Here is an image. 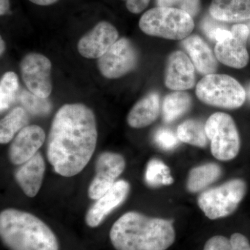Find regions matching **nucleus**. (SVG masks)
<instances>
[{
  "label": "nucleus",
  "instance_id": "obj_33",
  "mask_svg": "<svg viewBox=\"0 0 250 250\" xmlns=\"http://www.w3.org/2000/svg\"><path fill=\"white\" fill-rule=\"evenodd\" d=\"M182 0H157L158 5L160 7H172L176 4H180Z\"/></svg>",
  "mask_w": 250,
  "mask_h": 250
},
{
  "label": "nucleus",
  "instance_id": "obj_13",
  "mask_svg": "<svg viewBox=\"0 0 250 250\" xmlns=\"http://www.w3.org/2000/svg\"><path fill=\"white\" fill-rule=\"evenodd\" d=\"M45 131L38 125H29L16 135L10 146L9 159L14 165L21 166L37 154L45 143Z\"/></svg>",
  "mask_w": 250,
  "mask_h": 250
},
{
  "label": "nucleus",
  "instance_id": "obj_28",
  "mask_svg": "<svg viewBox=\"0 0 250 250\" xmlns=\"http://www.w3.org/2000/svg\"><path fill=\"white\" fill-rule=\"evenodd\" d=\"M154 142L164 150H171L177 147L179 141L177 134L167 128H161L156 131L154 136Z\"/></svg>",
  "mask_w": 250,
  "mask_h": 250
},
{
  "label": "nucleus",
  "instance_id": "obj_19",
  "mask_svg": "<svg viewBox=\"0 0 250 250\" xmlns=\"http://www.w3.org/2000/svg\"><path fill=\"white\" fill-rule=\"evenodd\" d=\"M160 113V98L156 93L145 97L131 108L127 116V123L133 128L146 127L157 119Z\"/></svg>",
  "mask_w": 250,
  "mask_h": 250
},
{
  "label": "nucleus",
  "instance_id": "obj_10",
  "mask_svg": "<svg viewBox=\"0 0 250 250\" xmlns=\"http://www.w3.org/2000/svg\"><path fill=\"white\" fill-rule=\"evenodd\" d=\"M125 166L126 162L121 154L108 152L100 154L95 166L96 174L88 188V197L97 200L104 195L116 183Z\"/></svg>",
  "mask_w": 250,
  "mask_h": 250
},
{
  "label": "nucleus",
  "instance_id": "obj_17",
  "mask_svg": "<svg viewBox=\"0 0 250 250\" xmlns=\"http://www.w3.org/2000/svg\"><path fill=\"white\" fill-rule=\"evenodd\" d=\"M182 45L200 73L208 75L216 71L218 68L216 57L200 36H189L184 39Z\"/></svg>",
  "mask_w": 250,
  "mask_h": 250
},
{
  "label": "nucleus",
  "instance_id": "obj_11",
  "mask_svg": "<svg viewBox=\"0 0 250 250\" xmlns=\"http://www.w3.org/2000/svg\"><path fill=\"white\" fill-rule=\"evenodd\" d=\"M232 36L223 42H217L215 54L217 59L228 66L241 69L249 62V54L246 48L250 30L247 24H237L231 31Z\"/></svg>",
  "mask_w": 250,
  "mask_h": 250
},
{
  "label": "nucleus",
  "instance_id": "obj_34",
  "mask_svg": "<svg viewBox=\"0 0 250 250\" xmlns=\"http://www.w3.org/2000/svg\"><path fill=\"white\" fill-rule=\"evenodd\" d=\"M9 9V0H0V14L1 16L6 14Z\"/></svg>",
  "mask_w": 250,
  "mask_h": 250
},
{
  "label": "nucleus",
  "instance_id": "obj_15",
  "mask_svg": "<svg viewBox=\"0 0 250 250\" xmlns=\"http://www.w3.org/2000/svg\"><path fill=\"white\" fill-rule=\"evenodd\" d=\"M195 83V68L187 54L181 51L171 54L166 67V86L170 89L182 91L190 89Z\"/></svg>",
  "mask_w": 250,
  "mask_h": 250
},
{
  "label": "nucleus",
  "instance_id": "obj_18",
  "mask_svg": "<svg viewBox=\"0 0 250 250\" xmlns=\"http://www.w3.org/2000/svg\"><path fill=\"white\" fill-rule=\"evenodd\" d=\"M212 17L220 22H238L250 20V0H213Z\"/></svg>",
  "mask_w": 250,
  "mask_h": 250
},
{
  "label": "nucleus",
  "instance_id": "obj_14",
  "mask_svg": "<svg viewBox=\"0 0 250 250\" xmlns=\"http://www.w3.org/2000/svg\"><path fill=\"white\" fill-rule=\"evenodd\" d=\"M130 190L129 183L125 180L117 181L104 195L100 197L88 209L85 223L90 228H96L110 213L126 200Z\"/></svg>",
  "mask_w": 250,
  "mask_h": 250
},
{
  "label": "nucleus",
  "instance_id": "obj_26",
  "mask_svg": "<svg viewBox=\"0 0 250 250\" xmlns=\"http://www.w3.org/2000/svg\"><path fill=\"white\" fill-rule=\"evenodd\" d=\"M18 88L17 75L13 72H6L0 82V111L1 113L10 108L14 103Z\"/></svg>",
  "mask_w": 250,
  "mask_h": 250
},
{
  "label": "nucleus",
  "instance_id": "obj_16",
  "mask_svg": "<svg viewBox=\"0 0 250 250\" xmlns=\"http://www.w3.org/2000/svg\"><path fill=\"white\" fill-rule=\"evenodd\" d=\"M45 172V160L41 153L38 152L18 167L15 179L27 196L34 197L40 190Z\"/></svg>",
  "mask_w": 250,
  "mask_h": 250
},
{
  "label": "nucleus",
  "instance_id": "obj_20",
  "mask_svg": "<svg viewBox=\"0 0 250 250\" xmlns=\"http://www.w3.org/2000/svg\"><path fill=\"white\" fill-rule=\"evenodd\" d=\"M221 174V167L213 163L194 167L188 177V190L191 192L201 191L215 182Z\"/></svg>",
  "mask_w": 250,
  "mask_h": 250
},
{
  "label": "nucleus",
  "instance_id": "obj_25",
  "mask_svg": "<svg viewBox=\"0 0 250 250\" xmlns=\"http://www.w3.org/2000/svg\"><path fill=\"white\" fill-rule=\"evenodd\" d=\"M146 181L149 187L156 188L170 185L174 179L170 175V170L163 161L152 159L148 163L146 172Z\"/></svg>",
  "mask_w": 250,
  "mask_h": 250
},
{
  "label": "nucleus",
  "instance_id": "obj_7",
  "mask_svg": "<svg viewBox=\"0 0 250 250\" xmlns=\"http://www.w3.org/2000/svg\"><path fill=\"white\" fill-rule=\"evenodd\" d=\"M205 131L215 159L230 161L238 155L241 140L235 122L229 115L221 112L211 115L206 123Z\"/></svg>",
  "mask_w": 250,
  "mask_h": 250
},
{
  "label": "nucleus",
  "instance_id": "obj_30",
  "mask_svg": "<svg viewBox=\"0 0 250 250\" xmlns=\"http://www.w3.org/2000/svg\"><path fill=\"white\" fill-rule=\"evenodd\" d=\"M200 6L199 0H182L180 3L181 9L184 10L190 16L197 14Z\"/></svg>",
  "mask_w": 250,
  "mask_h": 250
},
{
  "label": "nucleus",
  "instance_id": "obj_23",
  "mask_svg": "<svg viewBox=\"0 0 250 250\" xmlns=\"http://www.w3.org/2000/svg\"><path fill=\"white\" fill-rule=\"evenodd\" d=\"M179 139L183 143L199 147L207 144L205 125L196 120H188L178 126L177 132Z\"/></svg>",
  "mask_w": 250,
  "mask_h": 250
},
{
  "label": "nucleus",
  "instance_id": "obj_37",
  "mask_svg": "<svg viewBox=\"0 0 250 250\" xmlns=\"http://www.w3.org/2000/svg\"><path fill=\"white\" fill-rule=\"evenodd\" d=\"M0 42H1V44H0V45H1V49H0V52H1V54H2L5 49L4 41L2 40V39H1V40H0Z\"/></svg>",
  "mask_w": 250,
  "mask_h": 250
},
{
  "label": "nucleus",
  "instance_id": "obj_32",
  "mask_svg": "<svg viewBox=\"0 0 250 250\" xmlns=\"http://www.w3.org/2000/svg\"><path fill=\"white\" fill-rule=\"evenodd\" d=\"M232 36L231 31L226 30V29H223V28H218L215 31L214 34V40L217 41V42H223V41L226 40Z\"/></svg>",
  "mask_w": 250,
  "mask_h": 250
},
{
  "label": "nucleus",
  "instance_id": "obj_4",
  "mask_svg": "<svg viewBox=\"0 0 250 250\" xmlns=\"http://www.w3.org/2000/svg\"><path fill=\"white\" fill-rule=\"evenodd\" d=\"M194 26L191 16L184 10L160 6L145 13L139 22L145 34L170 40L188 37Z\"/></svg>",
  "mask_w": 250,
  "mask_h": 250
},
{
  "label": "nucleus",
  "instance_id": "obj_5",
  "mask_svg": "<svg viewBox=\"0 0 250 250\" xmlns=\"http://www.w3.org/2000/svg\"><path fill=\"white\" fill-rule=\"evenodd\" d=\"M196 95L202 103L216 107L235 109L246 100V90L233 77L225 75H206L197 83Z\"/></svg>",
  "mask_w": 250,
  "mask_h": 250
},
{
  "label": "nucleus",
  "instance_id": "obj_21",
  "mask_svg": "<svg viewBox=\"0 0 250 250\" xmlns=\"http://www.w3.org/2000/svg\"><path fill=\"white\" fill-rule=\"evenodd\" d=\"M191 103V98L185 92L176 91L169 94L163 103V118L166 123H172L185 114Z\"/></svg>",
  "mask_w": 250,
  "mask_h": 250
},
{
  "label": "nucleus",
  "instance_id": "obj_36",
  "mask_svg": "<svg viewBox=\"0 0 250 250\" xmlns=\"http://www.w3.org/2000/svg\"><path fill=\"white\" fill-rule=\"evenodd\" d=\"M246 98L248 99V101L250 103V82L249 84L247 85V88L246 89Z\"/></svg>",
  "mask_w": 250,
  "mask_h": 250
},
{
  "label": "nucleus",
  "instance_id": "obj_38",
  "mask_svg": "<svg viewBox=\"0 0 250 250\" xmlns=\"http://www.w3.org/2000/svg\"><path fill=\"white\" fill-rule=\"evenodd\" d=\"M248 28H249V30H250V36H249V39H250V22L249 23H248Z\"/></svg>",
  "mask_w": 250,
  "mask_h": 250
},
{
  "label": "nucleus",
  "instance_id": "obj_2",
  "mask_svg": "<svg viewBox=\"0 0 250 250\" xmlns=\"http://www.w3.org/2000/svg\"><path fill=\"white\" fill-rule=\"evenodd\" d=\"M109 236L116 250H166L173 244L175 231L170 220L130 211L113 224Z\"/></svg>",
  "mask_w": 250,
  "mask_h": 250
},
{
  "label": "nucleus",
  "instance_id": "obj_6",
  "mask_svg": "<svg viewBox=\"0 0 250 250\" xmlns=\"http://www.w3.org/2000/svg\"><path fill=\"white\" fill-rule=\"evenodd\" d=\"M246 182L241 179L228 181L202 192L197 199L200 209L210 220L225 218L233 213L246 196Z\"/></svg>",
  "mask_w": 250,
  "mask_h": 250
},
{
  "label": "nucleus",
  "instance_id": "obj_12",
  "mask_svg": "<svg viewBox=\"0 0 250 250\" xmlns=\"http://www.w3.org/2000/svg\"><path fill=\"white\" fill-rule=\"evenodd\" d=\"M118 32L109 22H99L80 39L77 45L81 55L87 59H100L118 41Z\"/></svg>",
  "mask_w": 250,
  "mask_h": 250
},
{
  "label": "nucleus",
  "instance_id": "obj_29",
  "mask_svg": "<svg viewBox=\"0 0 250 250\" xmlns=\"http://www.w3.org/2000/svg\"><path fill=\"white\" fill-rule=\"evenodd\" d=\"M149 1L150 0H126V8L133 14H139L146 9Z\"/></svg>",
  "mask_w": 250,
  "mask_h": 250
},
{
  "label": "nucleus",
  "instance_id": "obj_31",
  "mask_svg": "<svg viewBox=\"0 0 250 250\" xmlns=\"http://www.w3.org/2000/svg\"><path fill=\"white\" fill-rule=\"evenodd\" d=\"M218 28H220L218 27V24L215 22L214 21H212L211 19H209V18L206 20L205 22H203V25H202V29H203L205 34L212 40H214L215 32Z\"/></svg>",
  "mask_w": 250,
  "mask_h": 250
},
{
  "label": "nucleus",
  "instance_id": "obj_35",
  "mask_svg": "<svg viewBox=\"0 0 250 250\" xmlns=\"http://www.w3.org/2000/svg\"><path fill=\"white\" fill-rule=\"evenodd\" d=\"M31 2L38 5H41V6H47L55 3L57 0H29Z\"/></svg>",
  "mask_w": 250,
  "mask_h": 250
},
{
  "label": "nucleus",
  "instance_id": "obj_1",
  "mask_svg": "<svg viewBox=\"0 0 250 250\" xmlns=\"http://www.w3.org/2000/svg\"><path fill=\"white\" fill-rule=\"evenodd\" d=\"M98 141L93 111L82 104H67L56 113L47 142V157L62 177L80 173L95 152Z\"/></svg>",
  "mask_w": 250,
  "mask_h": 250
},
{
  "label": "nucleus",
  "instance_id": "obj_8",
  "mask_svg": "<svg viewBox=\"0 0 250 250\" xmlns=\"http://www.w3.org/2000/svg\"><path fill=\"white\" fill-rule=\"evenodd\" d=\"M138 62V54L131 41L119 39L98 59V68L104 77L118 79L134 70Z\"/></svg>",
  "mask_w": 250,
  "mask_h": 250
},
{
  "label": "nucleus",
  "instance_id": "obj_24",
  "mask_svg": "<svg viewBox=\"0 0 250 250\" xmlns=\"http://www.w3.org/2000/svg\"><path fill=\"white\" fill-rule=\"evenodd\" d=\"M204 250H250V243L241 233H234L229 238L215 236L207 241Z\"/></svg>",
  "mask_w": 250,
  "mask_h": 250
},
{
  "label": "nucleus",
  "instance_id": "obj_9",
  "mask_svg": "<svg viewBox=\"0 0 250 250\" xmlns=\"http://www.w3.org/2000/svg\"><path fill=\"white\" fill-rule=\"evenodd\" d=\"M20 67L23 82L29 91L41 98H48L52 90L50 61L42 54H28Z\"/></svg>",
  "mask_w": 250,
  "mask_h": 250
},
{
  "label": "nucleus",
  "instance_id": "obj_3",
  "mask_svg": "<svg viewBox=\"0 0 250 250\" xmlns=\"http://www.w3.org/2000/svg\"><path fill=\"white\" fill-rule=\"evenodd\" d=\"M0 236L9 250H59L57 237L44 222L16 208L0 213Z\"/></svg>",
  "mask_w": 250,
  "mask_h": 250
},
{
  "label": "nucleus",
  "instance_id": "obj_22",
  "mask_svg": "<svg viewBox=\"0 0 250 250\" xmlns=\"http://www.w3.org/2000/svg\"><path fill=\"white\" fill-rule=\"evenodd\" d=\"M29 118L22 107H16L3 118L0 123V143L6 144L14 139L16 133L25 127Z\"/></svg>",
  "mask_w": 250,
  "mask_h": 250
},
{
  "label": "nucleus",
  "instance_id": "obj_27",
  "mask_svg": "<svg viewBox=\"0 0 250 250\" xmlns=\"http://www.w3.org/2000/svg\"><path fill=\"white\" fill-rule=\"evenodd\" d=\"M19 98L23 106L33 114L45 115L50 111L51 105L47 99L41 98L31 92L23 90Z\"/></svg>",
  "mask_w": 250,
  "mask_h": 250
}]
</instances>
